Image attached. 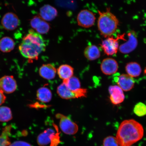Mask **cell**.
I'll list each match as a JSON object with an SVG mask.
<instances>
[{"instance_id": "6da1fadb", "label": "cell", "mask_w": 146, "mask_h": 146, "mask_svg": "<svg viewBox=\"0 0 146 146\" xmlns=\"http://www.w3.org/2000/svg\"><path fill=\"white\" fill-rule=\"evenodd\" d=\"M142 125L133 119L124 120L120 124L116 138L120 146H131L143 137Z\"/></svg>"}, {"instance_id": "7a4b0ae2", "label": "cell", "mask_w": 146, "mask_h": 146, "mask_svg": "<svg viewBox=\"0 0 146 146\" xmlns=\"http://www.w3.org/2000/svg\"><path fill=\"white\" fill-rule=\"evenodd\" d=\"M46 48V45L41 35L31 29L24 36L19 45L20 53L29 60H37L40 54Z\"/></svg>"}, {"instance_id": "3957f363", "label": "cell", "mask_w": 146, "mask_h": 146, "mask_svg": "<svg viewBox=\"0 0 146 146\" xmlns=\"http://www.w3.org/2000/svg\"><path fill=\"white\" fill-rule=\"evenodd\" d=\"M99 17L98 21V30L102 36L107 38L110 37L116 31L119 22L114 14L107 8L106 11H98Z\"/></svg>"}, {"instance_id": "277c9868", "label": "cell", "mask_w": 146, "mask_h": 146, "mask_svg": "<svg viewBox=\"0 0 146 146\" xmlns=\"http://www.w3.org/2000/svg\"><path fill=\"white\" fill-rule=\"evenodd\" d=\"M38 145L40 146H45L50 143V146H56L60 142L59 133L56 132L54 129L48 128L38 136Z\"/></svg>"}, {"instance_id": "5b68a950", "label": "cell", "mask_w": 146, "mask_h": 146, "mask_svg": "<svg viewBox=\"0 0 146 146\" xmlns=\"http://www.w3.org/2000/svg\"><path fill=\"white\" fill-rule=\"evenodd\" d=\"M57 93L60 98L64 99L69 100L86 97L87 90V89L81 88L76 91H72L62 83L58 87Z\"/></svg>"}, {"instance_id": "8992f818", "label": "cell", "mask_w": 146, "mask_h": 146, "mask_svg": "<svg viewBox=\"0 0 146 146\" xmlns=\"http://www.w3.org/2000/svg\"><path fill=\"white\" fill-rule=\"evenodd\" d=\"M124 35H119L116 38L110 36L102 42L100 45L105 53L108 56H113L117 52L119 48L118 40L124 38Z\"/></svg>"}, {"instance_id": "52a82bcc", "label": "cell", "mask_w": 146, "mask_h": 146, "mask_svg": "<svg viewBox=\"0 0 146 146\" xmlns=\"http://www.w3.org/2000/svg\"><path fill=\"white\" fill-rule=\"evenodd\" d=\"M56 118L59 120L60 129L65 134L72 135L76 134L78 132V125L70 119L60 113L56 114Z\"/></svg>"}, {"instance_id": "ba28073f", "label": "cell", "mask_w": 146, "mask_h": 146, "mask_svg": "<svg viewBox=\"0 0 146 146\" xmlns=\"http://www.w3.org/2000/svg\"><path fill=\"white\" fill-rule=\"evenodd\" d=\"M96 19V16L92 12L88 10H84L78 14L77 21L80 27L89 28L94 25Z\"/></svg>"}, {"instance_id": "9c48e42d", "label": "cell", "mask_w": 146, "mask_h": 146, "mask_svg": "<svg viewBox=\"0 0 146 146\" xmlns=\"http://www.w3.org/2000/svg\"><path fill=\"white\" fill-rule=\"evenodd\" d=\"M1 24L5 30L13 31L19 26L21 21L16 14L12 12H8L3 16L1 19Z\"/></svg>"}, {"instance_id": "30bf717a", "label": "cell", "mask_w": 146, "mask_h": 146, "mask_svg": "<svg viewBox=\"0 0 146 146\" xmlns=\"http://www.w3.org/2000/svg\"><path fill=\"white\" fill-rule=\"evenodd\" d=\"M128 40L120 45L119 48L120 52L123 54H128L134 51L138 45V41L135 32L134 31L127 34Z\"/></svg>"}, {"instance_id": "8fae6325", "label": "cell", "mask_w": 146, "mask_h": 146, "mask_svg": "<svg viewBox=\"0 0 146 146\" xmlns=\"http://www.w3.org/2000/svg\"><path fill=\"white\" fill-rule=\"evenodd\" d=\"M17 88V83L13 76H4L0 78V89L4 93L12 94Z\"/></svg>"}, {"instance_id": "7c38bea8", "label": "cell", "mask_w": 146, "mask_h": 146, "mask_svg": "<svg viewBox=\"0 0 146 146\" xmlns=\"http://www.w3.org/2000/svg\"><path fill=\"white\" fill-rule=\"evenodd\" d=\"M30 24L33 29L40 34H46L50 30V25L40 16H34L31 20Z\"/></svg>"}, {"instance_id": "4fadbf2b", "label": "cell", "mask_w": 146, "mask_h": 146, "mask_svg": "<svg viewBox=\"0 0 146 146\" xmlns=\"http://www.w3.org/2000/svg\"><path fill=\"white\" fill-rule=\"evenodd\" d=\"M110 99L113 104H120L124 101L125 96L123 91L118 85L111 86L109 88Z\"/></svg>"}, {"instance_id": "5bb4252c", "label": "cell", "mask_w": 146, "mask_h": 146, "mask_svg": "<svg viewBox=\"0 0 146 146\" xmlns=\"http://www.w3.org/2000/svg\"><path fill=\"white\" fill-rule=\"evenodd\" d=\"M118 68L117 62L112 58L104 59L100 65L102 72L106 75H111L115 74L117 72Z\"/></svg>"}, {"instance_id": "9a60e30c", "label": "cell", "mask_w": 146, "mask_h": 146, "mask_svg": "<svg viewBox=\"0 0 146 146\" xmlns=\"http://www.w3.org/2000/svg\"><path fill=\"white\" fill-rule=\"evenodd\" d=\"M116 82L123 91H129L132 90L134 87L135 81L133 78L127 74L120 75L116 78Z\"/></svg>"}, {"instance_id": "2e32d148", "label": "cell", "mask_w": 146, "mask_h": 146, "mask_svg": "<svg viewBox=\"0 0 146 146\" xmlns=\"http://www.w3.org/2000/svg\"><path fill=\"white\" fill-rule=\"evenodd\" d=\"M58 15L56 9L49 5L42 7L40 10V16L45 21L53 20Z\"/></svg>"}, {"instance_id": "e0dca14e", "label": "cell", "mask_w": 146, "mask_h": 146, "mask_svg": "<svg viewBox=\"0 0 146 146\" xmlns=\"http://www.w3.org/2000/svg\"><path fill=\"white\" fill-rule=\"evenodd\" d=\"M56 69L50 64H45L42 66L39 70V74L42 77L45 79L51 80L55 77Z\"/></svg>"}, {"instance_id": "ac0fdd59", "label": "cell", "mask_w": 146, "mask_h": 146, "mask_svg": "<svg viewBox=\"0 0 146 146\" xmlns=\"http://www.w3.org/2000/svg\"><path fill=\"white\" fill-rule=\"evenodd\" d=\"M127 74L132 78L138 77L142 72V68L139 64L136 62L127 63L125 66Z\"/></svg>"}, {"instance_id": "d6986e66", "label": "cell", "mask_w": 146, "mask_h": 146, "mask_svg": "<svg viewBox=\"0 0 146 146\" xmlns=\"http://www.w3.org/2000/svg\"><path fill=\"white\" fill-rule=\"evenodd\" d=\"M85 57L90 61H93L98 59L100 56L99 48L96 45H90L87 46L84 51Z\"/></svg>"}, {"instance_id": "ffe728a7", "label": "cell", "mask_w": 146, "mask_h": 146, "mask_svg": "<svg viewBox=\"0 0 146 146\" xmlns=\"http://www.w3.org/2000/svg\"><path fill=\"white\" fill-rule=\"evenodd\" d=\"M15 46L14 40L9 36H5L0 40V50L5 53L13 50Z\"/></svg>"}, {"instance_id": "44dd1931", "label": "cell", "mask_w": 146, "mask_h": 146, "mask_svg": "<svg viewBox=\"0 0 146 146\" xmlns=\"http://www.w3.org/2000/svg\"><path fill=\"white\" fill-rule=\"evenodd\" d=\"M52 92L47 87H41L38 89L36 92V98L42 103H48L52 99Z\"/></svg>"}, {"instance_id": "7402d4cb", "label": "cell", "mask_w": 146, "mask_h": 146, "mask_svg": "<svg viewBox=\"0 0 146 146\" xmlns=\"http://www.w3.org/2000/svg\"><path fill=\"white\" fill-rule=\"evenodd\" d=\"M57 73L60 78L63 80H66L73 76L74 69L68 65H62L57 69Z\"/></svg>"}, {"instance_id": "603a6c76", "label": "cell", "mask_w": 146, "mask_h": 146, "mask_svg": "<svg viewBox=\"0 0 146 146\" xmlns=\"http://www.w3.org/2000/svg\"><path fill=\"white\" fill-rule=\"evenodd\" d=\"M63 83L67 88L72 91H76L81 88V83L79 80L74 76L63 80Z\"/></svg>"}, {"instance_id": "cb8c5ba5", "label": "cell", "mask_w": 146, "mask_h": 146, "mask_svg": "<svg viewBox=\"0 0 146 146\" xmlns=\"http://www.w3.org/2000/svg\"><path fill=\"white\" fill-rule=\"evenodd\" d=\"M11 127L8 126L5 127L0 135V146H9L10 145L9 137Z\"/></svg>"}, {"instance_id": "d4e9b609", "label": "cell", "mask_w": 146, "mask_h": 146, "mask_svg": "<svg viewBox=\"0 0 146 146\" xmlns=\"http://www.w3.org/2000/svg\"><path fill=\"white\" fill-rule=\"evenodd\" d=\"M12 111L9 108L0 107V121L8 122L12 119Z\"/></svg>"}, {"instance_id": "484cf974", "label": "cell", "mask_w": 146, "mask_h": 146, "mask_svg": "<svg viewBox=\"0 0 146 146\" xmlns=\"http://www.w3.org/2000/svg\"><path fill=\"white\" fill-rule=\"evenodd\" d=\"M133 111L139 117L145 116L146 115V105L142 102L137 103L135 106Z\"/></svg>"}, {"instance_id": "4316f807", "label": "cell", "mask_w": 146, "mask_h": 146, "mask_svg": "<svg viewBox=\"0 0 146 146\" xmlns=\"http://www.w3.org/2000/svg\"><path fill=\"white\" fill-rule=\"evenodd\" d=\"M103 146H120L116 137L112 136H109L104 139Z\"/></svg>"}, {"instance_id": "83f0119b", "label": "cell", "mask_w": 146, "mask_h": 146, "mask_svg": "<svg viewBox=\"0 0 146 146\" xmlns=\"http://www.w3.org/2000/svg\"><path fill=\"white\" fill-rule=\"evenodd\" d=\"M9 146H32L30 144L23 141H16L10 144Z\"/></svg>"}, {"instance_id": "f1b7e54d", "label": "cell", "mask_w": 146, "mask_h": 146, "mask_svg": "<svg viewBox=\"0 0 146 146\" xmlns=\"http://www.w3.org/2000/svg\"><path fill=\"white\" fill-rule=\"evenodd\" d=\"M6 100V97L5 96L4 93L0 89V106L3 105Z\"/></svg>"}]
</instances>
